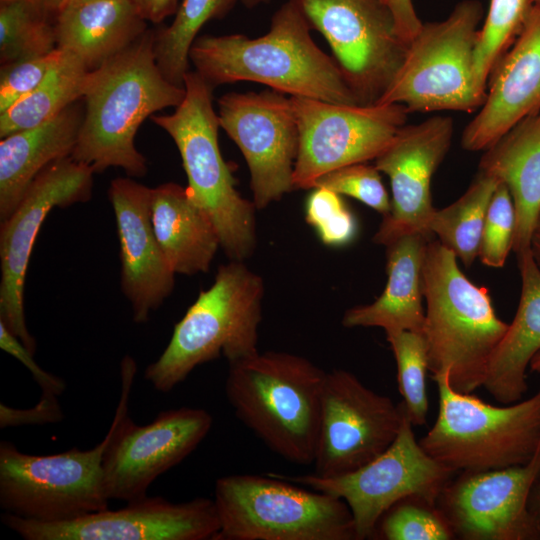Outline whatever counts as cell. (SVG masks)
Listing matches in <instances>:
<instances>
[{"label":"cell","instance_id":"obj_19","mask_svg":"<svg viewBox=\"0 0 540 540\" xmlns=\"http://www.w3.org/2000/svg\"><path fill=\"white\" fill-rule=\"evenodd\" d=\"M1 521L26 540H214L220 529L214 500L203 497L174 503L147 495L71 521L45 523L6 512Z\"/></svg>","mask_w":540,"mask_h":540},{"label":"cell","instance_id":"obj_1","mask_svg":"<svg viewBox=\"0 0 540 540\" xmlns=\"http://www.w3.org/2000/svg\"><path fill=\"white\" fill-rule=\"evenodd\" d=\"M153 30L89 71L82 99L84 111L71 157L94 173L114 167L129 177L148 171L147 160L135 146L143 121L168 107H177L185 87L169 82L154 55Z\"/></svg>","mask_w":540,"mask_h":540},{"label":"cell","instance_id":"obj_39","mask_svg":"<svg viewBox=\"0 0 540 540\" xmlns=\"http://www.w3.org/2000/svg\"><path fill=\"white\" fill-rule=\"evenodd\" d=\"M62 56L56 48L49 54L2 64L0 69V113L32 92Z\"/></svg>","mask_w":540,"mask_h":540},{"label":"cell","instance_id":"obj_33","mask_svg":"<svg viewBox=\"0 0 540 540\" xmlns=\"http://www.w3.org/2000/svg\"><path fill=\"white\" fill-rule=\"evenodd\" d=\"M386 338L395 357L398 389L408 418L413 426H423L428 412L426 340L421 332L408 330L386 332Z\"/></svg>","mask_w":540,"mask_h":540},{"label":"cell","instance_id":"obj_43","mask_svg":"<svg viewBox=\"0 0 540 540\" xmlns=\"http://www.w3.org/2000/svg\"><path fill=\"white\" fill-rule=\"evenodd\" d=\"M529 510L540 532V477L534 484L529 497Z\"/></svg>","mask_w":540,"mask_h":540},{"label":"cell","instance_id":"obj_20","mask_svg":"<svg viewBox=\"0 0 540 540\" xmlns=\"http://www.w3.org/2000/svg\"><path fill=\"white\" fill-rule=\"evenodd\" d=\"M453 120L433 116L420 123L403 125L375 158V167L390 179V212L373 241L386 246L401 235L419 232L426 236L432 205V177L452 141Z\"/></svg>","mask_w":540,"mask_h":540},{"label":"cell","instance_id":"obj_6","mask_svg":"<svg viewBox=\"0 0 540 540\" xmlns=\"http://www.w3.org/2000/svg\"><path fill=\"white\" fill-rule=\"evenodd\" d=\"M185 97L174 112L151 120L174 141L187 176V192L210 217L220 247L231 260L243 261L256 246L255 205L243 198L218 144V115L213 89L196 71L184 79Z\"/></svg>","mask_w":540,"mask_h":540},{"label":"cell","instance_id":"obj_4","mask_svg":"<svg viewBox=\"0 0 540 540\" xmlns=\"http://www.w3.org/2000/svg\"><path fill=\"white\" fill-rule=\"evenodd\" d=\"M422 277L428 370L432 376L448 373L454 390L471 394L483 386L509 324L496 315L488 289L469 281L438 240L427 243Z\"/></svg>","mask_w":540,"mask_h":540},{"label":"cell","instance_id":"obj_44","mask_svg":"<svg viewBox=\"0 0 540 540\" xmlns=\"http://www.w3.org/2000/svg\"><path fill=\"white\" fill-rule=\"evenodd\" d=\"M531 251L532 255L534 257V260L538 267L540 268V235L534 234L532 243H531Z\"/></svg>","mask_w":540,"mask_h":540},{"label":"cell","instance_id":"obj_24","mask_svg":"<svg viewBox=\"0 0 540 540\" xmlns=\"http://www.w3.org/2000/svg\"><path fill=\"white\" fill-rule=\"evenodd\" d=\"M429 236L419 232L399 236L386 245L387 284L371 304L348 309L346 328L380 327L386 332L423 330V262Z\"/></svg>","mask_w":540,"mask_h":540},{"label":"cell","instance_id":"obj_35","mask_svg":"<svg viewBox=\"0 0 540 540\" xmlns=\"http://www.w3.org/2000/svg\"><path fill=\"white\" fill-rule=\"evenodd\" d=\"M384 540H451L454 535L435 503L409 496L379 519L373 537Z\"/></svg>","mask_w":540,"mask_h":540},{"label":"cell","instance_id":"obj_7","mask_svg":"<svg viewBox=\"0 0 540 540\" xmlns=\"http://www.w3.org/2000/svg\"><path fill=\"white\" fill-rule=\"evenodd\" d=\"M439 396L437 419L421 447L454 473L527 463L540 444V387L526 400L494 406L453 389L449 374L432 376Z\"/></svg>","mask_w":540,"mask_h":540},{"label":"cell","instance_id":"obj_49","mask_svg":"<svg viewBox=\"0 0 540 540\" xmlns=\"http://www.w3.org/2000/svg\"><path fill=\"white\" fill-rule=\"evenodd\" d=\"M534 4H537L540 6V0H533Z\"/></svg>","mask_w":540,"mask_h":540},{"label":"cell","instance_id":"obj_18","mask_svg":"<svg viewBox=\"0 0 540 540\" xmlns=\"http://www.w3.org/2000/svg\"><path fill=\"white\" fill-rule=\"evenodd\" d=\"M540 477V444L525 464L459 472L442 489L436 506L454 539L540 540L529 497Z\"/></svg>","mask_w":540,"mask_h":540},{"label":"cell","instance_id":"obj_48","mask_svg":"<svg viewBox=\"0 0 540 540\" xmlns=\"http://www.w3.org/2000/svg\"><path fill=\"white\" fill-rule=\"evenodd\" d=\"M535 233L540 235V212L536 223Z\"/></svg>","mask_w":540,"mask_h":540},{"label":"cell","instance_id":"obj_47","mask_svg":"<svg viewBox=\"0 0 540 540\" xmlns=\"http://www.w3.org/2000/svg\"><path fill=\"white\" fill-rule=\"evenodd\" d=\"M36 1L44 2L55 10H58L60 6V0H36Z\"/></svg>","mask_w":540,"mask_h":540},{"label":"cell","instance_id":"obj_5","mask_svg":"<svg viewBox=\"0 0 540 540\" xmlns=\"http://www.w3.org/2000/svg\"><path fill=\"white\" fill-rule=\"evenodd\" d=\"M264 284L243 261L219 266L213 284L199 293L175 325L159 358L148 365L144 378L168 393L199 365L220 356L229 364L258 353Z\"/></svg>","mask_w":540,"mask_h":540},{"label":"cell","instance_id":"obj_32","mask_svg":"<svg viewBox=\"0 0 540 540\" xmlns=\"http://www.w3.org/2000/svg\"><path fill=\"white\" fill-rule=\"evenodd\" d=\"M56 12L41 1L0 0L1 65L54 51Z\"/></svg>","mask_w":540,"mask_h":540},{"label":"cell","instance_id":"obj_37","mask_svg":"<svg viewBox=\"0 0 540 540\" xmlns=\"http://www.w3.org/2000/svg\"><path fill=\"white\" fill-rule=\"evenodd\" d=\"M316 187L357 199L383 216L391 209V200L382 183L380 171L366 162L347 165L323 174L314 182L313 188Z\"/></svg>","mask_w":540,"mask_h":540},{"label":"cell","instance_id":"obj_12","mask_svg":"<svg viewBox=\"0 0 540 540\" xmlns=\"http://www.w3.org/2000/svg\"><path fill=\"white\" fill-rule=\"evenodd\" d=\"M328 42L363 106L375 105L398 73L408 45L389 0H289Z\"/></svg>","mask_w":540,"mask_h":540},{"label":"cell","instance_id":"obj_50","mask_svg":"<svg viewBox=\"0 0 540 540\" xmlns=\"http://www.w3.org/2000/svg\"><path fill=\"white\" fill-rule=\"evenodd\" d=\"M65 1H70V0H60V5L65 2ZM60 7V6H59Z\"/></svg>","mask_w":540,"mask_h":540},{"label":"cell","instance_id":"obj_31","mask_svg":"<svg viewBox=\"0 0 540 540\" xmlns=\"http://www.w3.org/2000/svg\"><path fill=\"white\" fill-rule=\"evenodd\" d=\"M237 0H181L173 22L154 35V55L163 76L184 87L190 50L202 26L225 16Z\"/></svg>","mask_w":540,"mask_h":540},{"label":"cell","instance_id":"obj_41","mask_svg":"<svg viewBox=\"0 0 540 540\" xmlns=\"http://www.w3.org/2000/svg\"><path fill=\"white\" fill-rule=\"evenodd\" d=\"M63 411L57 396L42 394L39 402L29 409H15L0 404V427L20 425H43L63 419Z\"/></svg>","mask_w":540,"mask_h":540},{"label":"cell","instance_id":"obj_8","mask_svg":"<svg viewBox=\"0 0 540 540\" xmlns=\"http://www.w3.org/2000/svg\"><path fill=\"white\" fill-rule=\"evenodd\" d=\"M214 540H358L347 504L277 475L234 474L214 489Z\"/></svg>","mask_w":540,"mask_h":540},{"label":"cell","instance_id":"obj_25","mask_svg":"<svg viewBox=\"0 0 540 540\" xmlns=\"http://www.w3.org/2000/svg\"><path fill=\"white\" fill-rule=\"evenodd\" d=\"M479 171L508 187L516 213L513 251L527 252L540 212V109L485 150Z\"/></svg>","mask_w":540,"mask_h":540},{"label":"cell","instance_id":"obj_11","mask_svg":"<svg viewBox=\"0 0 540 540\" xmlns=\"http://www.w3.org/2000/svg\"><path fill=\"white\" fill-rule=\"evenodd\" d=\"M111 430L94 448L31 455L0 443V507L12 515L45 523L65 522L105 510L109 499L103 456Z\"/></svg>","mask_w":540,"mask_h":540},{"label":"cell","instance_id":"obj_40","mask_svg":"<svg viewBox=\"0 0 540 540\" xmlns=\"http://www.w3.org/2000/svg\"><path fill=\"white\" fill-rule=\"evenodd\" d=\"M0 348L21 362L40 386L42 394L60 396L66 387L64 380L43 370L25 345L0 321Z\"/></svg>","mask_w":540,"mask_h":540},{"label":"cell","instance_id":"obj_28","mask_svg":"<svg viewBox=\"0 0 540 540\" xmlns=\"http://www.w3.org/2000/svg\"><path fill=\"white\" fill-rule=\"evenodd\" d=\"M151 220L157 241L175 274L207 272L220 247L210 217L187 189L167 182L151 190Z\"/></svg>","mask_w":540,"mask_h":540},{"label":"cell","instance_id":"obj_34","mask_svg":"<svg viewBox=\"0 0 540 540\" xmlns=\"http://www.w3.org/2000/svg\"><path fill=\"white\" fill-rule=\"evenodd\" d=\"M533 0H490L475 51V77L487 91L488 79L500 57L519 33Z\"/></svg>","mask_w":540,"mask_h":540},{"label":"cell","instance_id":"obj_36","mask_svg":"<svg viewBox=\"0 0 540 540\" xmlns=\"http://www.w3.org/2000/svg\"><path fill=\"white\" fill-rule=\"evenodd\" d=\"M516 213L508 187L499 182L485 217L478 258L489 267L501 268L513 250Z\"/></svg>","mask_w":540,"mask_h":540},{"label":"cell","instance_id":"obj_30","mask_svg":"<svg viewBox=\"0 0 540 540\" xmlns=\"http://www.w3.org/2000/svg\"><path fill=\"white\" fill-rule=\"evenodd\" d=\"M498 184L497 179L479 171L460 198L435 209L428 221V233L435 234L467 267L478 257L487 209Z\"/></svg>","mask_w":540,"mask_h":540},{"label":"cell","instance_id":"obj_16","mask_svg":"<svg viewBox=\"0 0 540 540\" xmlns=\"http://www.w3.org/2000/svg\"><path fill=\"white\" fill-rule=\"evenodd\" d=\"M94 174L71 156L51 163L33 180L9 217L0 222V321L32 354L37 345L25 320L24 287L33 246L52 209L91 199Z\"/></svg>","mask_w":540,"mask_h":540},{"label":"cell","instance_id":"obj_27","mask_svg":"<svg viewBox=\"0 0 540 540\" xmlns=\"http://www.w3.org/2000/svg\"><path fill=\"white\" fill-rule=\"evenodd\" d=\"M521 294L516 314L489 361L483 387L505 405L522 400L527 368L540 351V268L531 249L517 256Z\"/></svg>","mask_w":540,"mask_h":540},{"label":"cell","instance_id":"obj_29","mask_svg":"<svg viewBox=\"0 0 540 540\" xmlns=\"http://www.w3.org/2000/svg\"><path fill=\"white\" fill-rule=\"evenodd\" d=\"M88 72L76 57L62 51L42 82L0 113V137L40 125L82 99Z\"/></svg>","mask_w":540,"mask_h":540},{"label":"cell","instance_id":"obj_23","mask_svg":"<svg viewBox=\"0 0 540 540\" xmlns=\"http://www.w3.org/2000/svg\"><path fill=\"white\" fill-rule=\"evenodd\" d=\"M146 22L131 0L65 1L55 17L57 48L92 71L136 42Z\"/></svg>","mask_w":540,"mask_h":540},{"label":"cell","instance_id":"obj_17","mask_svg":"<svg viewBox=\"0 0 540 540\" xmlns=\"http://www.w3.org/2000/svg\"><path fill=\"white\" fill-rule=\"evenodd\" d=\"M220 127L242 152L256 209L293 190L299 130L290 96L276 90L227 93L217 101Z\"/></svg>","mask_w":540,"mask_h":540},{"label":"cell","instance_id":"obj_2","mask_svg":"<svg viewBox=\"0 0 540 540\" xmlns=\"http://www.w3.org/2000/svg\"><path fill=\"white\" fill-rule=\"evenodd\" d=\"M307 19L287 0L273 15L269 31L197 37L190 50L195 71L212 87L253 81L289 96L360 105L334 60L311 37Z\"/></svg>","mask_w":540,"mask_h":540},{"label":"cell","instance_id":"obj_22","mask_svg":"<svg viewBox=\"0 0 540 540\" xmlns=\"http://www.w3.org/2000/svg\"><path fill=\"white\" fill-rule=\"evenodd\" d=\"M485 102L465 127L461 145L486 150L540 109V6L533 4L512 45L490 74Z\"/></svg>","mask_w":540,"mask_h":540},{"label":"cell","instance_id":"obj_38","mask_svg":"<svg viewBox=\"0 0 540 540\" xmlns=\"http://www.w3.org/2000/svg\"><path fill=\"white\" fill-rule=\"evenodd\" d=\"M313 189L306 203L307 223L326 245L349 243L356 233V221L341 195L326 188Z\"/></svg>","mask_w":540,"mask_h":540},{"label":"cell","instance_id":"obj_15","mask_svg":"<svg viewBox=\"0 0 540 540\" xmlns=\"http://www.w3.org/2000/svg\"><path fill=\"white\" fill-rule=\"evenodd\" d=\"M405 407L365 386L353 373L326 372L313 474L350 473L383 453L395 440Z\"/></svg>","mask_w":540,"mask_h":540},{"label":"cell","instance_id":"obj_42","mask_svg":"<svg viewBox=\"0 0 540 540\" xmlns=\"http://www.w3.org/2000/svg\"><path fill=\"white\" fill-rule=\"evenodd\" d=\"M140 15L152 23H160L175 14L178 0H131Z\"/></svg>","mask_w":540,"mask_h":540},{"label":"cell","instance_id":"obj_10","mask_svg":"<svg viewBox=\"0 0 540 540\" xmlns=\"http://www.w3.org/2000/svg\"><path fill=\"white\" fill-rule=\"evenodd\" d=\"M136 368L133 358H123L121 397L102 463L108 499L126 503L146 497L154 480L189 456L213 425L208 411L191 407L165 410L146 425L136 424L127 413Z\"/></svg>","mask_w":540,"mask_h":540},{"label":"cell","instance_id":"obj_9","mask_svg":"<svg viewBox=\"0 0 540 540\" xmlns=\"http://www.w3.org/2000/svg\"><path fill=\"white\" fill-rule=\"evenodd\" d=\"M482 17L479 1L464 0L446 19L422 24L376 104H400L408 113L481 107L487 91L477 83L474 66Z\"/></svg>","mask_w":540,"mask_h":540},{"label":"cell","instance_id":"obj_13","mask_svg":"<svg viewBox=\"0 0 540 540\" xmlns=\"http://www.w3.org/2000/svg\"><path fill=\"white\" fill-rule=\"evenodd\" d=\"M412 427L405 409L393 443L350 473L328 478L313 473L284 478L342 499L351 511L358 540L372 538L379 519L392 505L409 496L436 504L455 474L425 452Z\"/></svg>","mask_w":540,"mask_h":540},{"label":"cell","instance_id":"obj_3","mask_svg":"<svg viewBox=\"0 0 540 540\" xmlns=\"http://www.w3.org/2000/svg\"><path fill=\"white\" fill-rule=\"evenodd\" d=\"M325 375L305 357L258 352L229 364L225 394L236 417L271 451L293 464L311 465Z\"/></svg>","mask_w":540,"mask_h":540},{"label":"cell","instance_id":"obj_26","mask_svg":"<svg viewBox=\"0 0 540 540\" xmlns=\"http://www.w3.org/2000/svg\"><path fill=\"white\" fill-rule=\"evenodd\" d=\"M83 111L77 101L40 125L1 138L0 222L14 211L41 171L51 163L71 156Z\"/></svg>","mask_w":540,"mask_h":540},{"label":"cell","instance_id":"obj_14","mask_svg":"<svg viewBox=\"0 0 540 540\" xmlns=\"http://www.w3.org/2000/svg\"><path fill=\"white\" fill-rule=\"evenodd\" d=\"M290 98L299 130L293 190L312 189L323 174L375 160L407 121L408 112L400 104L344 105Z\"/></svg>","mask_w":540,"mask_h":540},{"label":"cell","instance_id":"obj_45","mask_svg":"<svg viewBox=\"0 0 540 540\" xmlns=\"http://www.w3.org/2000/svg\"><path fill=\"white\" fill-rule=\"evenodd\" d=\"M529 368L533 372L540 373V351L532 359Z\"/></svg>","mask_w":540,"mask_h":540},{"label":"cell","instance_id":"obj_46","mask_svg":"<svg viewBox=\"0 0 540 540\" xmlns=\"http://www.w3.org/2000/svg\"><path fill=\"white\" fill-rule=\"evenodd\" d=\"M247 7H254L258 4L266 3L270 0H240Z\"/></svg>","mask_w":540,"mask_h":540},{"label":"cell","instance_id":"obj_21","mask_svg":"<svg viewBox=\"0 0 540 540\" xmlns=\"http://www.w3.org/2000/svg\"><path fill=\"white\" fill-rule=\"evenodd\" d=\"M151 190L130 177L115 178L108 188L120 246L121 288L139 324L149 320L175 284L152 226Z\"/></svg>","mask_w":540,"mask_h":540}]
</instances>
